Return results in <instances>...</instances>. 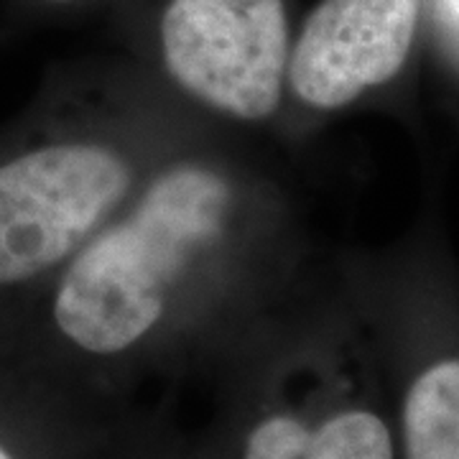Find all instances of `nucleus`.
<instances>
[{"label":"nucleus","instance_id":"423d86ee","mask_svg":"<svg viewBox=\"0 0 459 459\" xmlns=\"http://www.w3.org/2000/svg\"><path fill=\"white\" fill-rule=\"evenodd\" d=\"M401 459H459V358H442L409 380L398 427Z\"/></svg>","mask_w":459,"mask_h":459},{"label":"nucleus","instance_id":"f257e3e1","mask_svg":"<svg viewBox=\"0 0 459 459\" xmlns=\"http://www.w3.org/2000/svg\"><path fill=\"white\" fill-rule=\"evenodd\" d=\"M230 199L228 181L204 166L156 177L131 217L102 230L69 263L54 299L59 332L98 358L141 342L184 268L217 240Z\"/></svg>","mask_w":459,"mask_h":459},{"label":"nucleus","instance_id":"7ed1b4c3","mask_svg":"<svg viewBox=\"0 0 459 459\" xmlns=\"http://www.w3.org/2000/svg\"><path fill=\"white\" fill-rule=\"evenodd\" d=\"M161 51L181 90L217 113L265 120L289 72L283 0H169Z\"/></svg>","mask_w":459,"mask_h":459},{"label":"nucleus","instance_id":"f03ea898","mask_svg":"<svg viewBox=\"0 0 459 459\" xmlns=\"http://www.w3.org/2000/svg\"><path fill=\"white\" fill-rule=\"evenodd\" d=\"M131 186V166L92 143H59L0 164V286L62 263Z\"/></svg>","mask_w":459,"mask_h":459},{"label":"nucleus","instance_id":"1a4fd4ad","mask_svg":"<svg viewBox=\"0 0 459 459\" xmlns=\"http://www.w3.org/2000/svg\"><path fill=\"white\" fill-rule=\"evenodd\" d=\"M51 3H72V0H51Z\"/></svg>","mask_w":459,"mask_h":459},{"label":"nucleus","instance_id":"20e7f679","mask_svg":"<svg viewBox=\"0 0 459 459\" xmlns=\"http://www.w3.org/2000/svg\"><path fill=\"white\" fill-rule=\"evenodd\" d=\"M421 0H322L304 21L289 72L296 98L337 110L380 87L409 59Z\"/></svg>","mask_w":459,"mask_h":459},{"label":"nucleus","instance_id":"0eeeda50","mask_svg":"<svg viewBox=\"0 0 459 459\" xmlns=\"http://www.w3.org/2000/svg\"><path fill=\"white\" fill-rule=\"evenodd\" d=\"M0 459H18V455L8 446V444L0 439Z\"/></svg>","mask_w":459,"mask_h":459},{"label":"nucleus","instance_id":"6e6552de","mask_svg":"<svg viewBox=\"0 0 459 459\" xmlns=\"http://www.w3.org/2000/svg\"><path fill=\"white\" fill-rule=\"evenodd\" d=\"M452 5H455V8H457V13H459V0H452Z\"/></svg>","mask_w":459,"mask_h":459},{"label":"nucleus","instance_id":"39448f33","mask_svg":"<svg viewBox=\"0 0 459 459\" xmlns=\"http://www.w3.org/2000/svg\"><path fill=\"white\" fill-rule=\"evenodd\" d=\"M230 459H401L391 421L370 403L271 409L250 419Z\"/></svg>","mask_w":459,"mask_h":459}]
</instances>
